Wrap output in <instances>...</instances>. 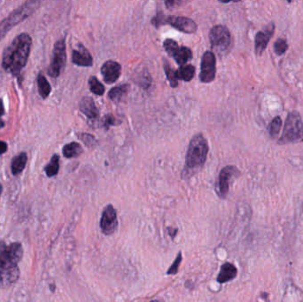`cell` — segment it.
<instances>
[{"label": "cell", "mask_w": 303, "mask_h": 302, "mask_svg": "<svg viewBox=\"0 0 303 302\" xmlns=\"http://www.w3.org/2000/svg\"><path fill=\"white\" fill-rule=\"evenodd\" d=\"M62 153H63L64 156L67 158V159L76 158V157L79 156L81 153H83V148H82L80 144L77 143V142H72V143L67 144V145L64 146Z\"/></svg>", "instance_id": "obj_20"}, {"label": "cell", "mask_w": 303, "mask_h": 302, "mask_svg": "<svg viewBox=\"0 0 303 302\" xmlns=\"http://www.w3.org/2000/svg\"><path fill=\"white\" fill-rule=\"evenodd\" d=\"M72 61L80 66H90L92 65V57L83 44H78V49L72 52Z\"/></svg>", "instance_id": "obj_15"}, {"label": "cell", "mask_w": 303, "mask_h": 302, "mask_svg": "<svg viewBox=\"0 0 303 302\" xmlns=\"http://www.w3.org/2000/svg\"><path fill=\"white\" fill-rule=\"evenodd\" d=\"M207 153L208 145L206 138L201 134L193 136L188 146L185 157L187 170L193 171L201 169L207 160Z\"/></svg>", "instance_id": "obj_3"}, {"label": "cell", "mask_w": 303, "mask_h": 302, "mask_svg": "<svg viewBox=\"0 0 303 302\" xmlns=\"http://www.w3.org/2000/svg\"><path fill=\"white\" fill-rule=\"evenodd\" d=\"M32 39L30 35L22 33L17 36L13 42L4 51L2 66L12 75H18L27 64Z\"/></svg>", "instance_id": "obj_2"}, {"label": "cell", "mask_w": 303, "mask_h": 302, "mask_svg": "<svg viewBox=\"0 0 303 302\" xmlns=\"http://www.w3.org/2000/svg\"><path fill=\"white\" fill-rule=\"evenodd\" d=\"M164 69L166 74L167 78L169 80L171 87H177L178 85V79L177 77V71L171 67L168 62L164 65Z\"/></svg>", "instance_id": "obj_25"}, {"label": "cell", "mask_w": 303, "mask_h": 302, "mask_svg": "<svg viewBox=\"0 0 303 302\" xmlns=\"http://www.w3.org/2000/svg\"><path fill=\"white\" fill-rule=\"evenodd\" d=\"M78 137L80 138L82 141H83V143L85 144L87 146H94L96 143V140H95V137H94L92 135H90V134H86V133H81V134H78Z\"/></svg>", "instance_id": "obj_29"}, {"label": "cell", "mask_w": 303, "mask_h": 302, "mask_svg": "<svg viewBox=\"0 0 303 302\" xmlns=\"http://www.w3.org/2000/svg\"><path fill=\"white\" fill-rule=\"evenodd\" d=\"M152 24L156 27L162 26L165 24L174 27L181 32L187 34H193L196 32L197 24L194 20L188 17L165 16L164 13H158L152 20Z\"/></svg>", "instance_id": "obj_6"}, {"label": "cell", "mask_w": 303, "mask_h": 302, "mask_svg": "<svg viewBox=\"0 0 303 302\" xmlns=\"http://www.w3.org/2000/svg\"><path fill=\"white\" fill-rule=\"evenodd\" d=\"M37 87H38V91H39L40 96L43 98V100H45L47 97L50 95L52 88H51L49 82L42 74H39L37 77Z\"/></svg>", "instance_id": "obj_22"}, {"label": "cell", "mask_w": 303, "mask_h": 302, "mask_svg": "<svg viewBox=\"0 0 303 302\" xmlns=\"http://www.w3.org/2000/svg\"><path fill=\"white\" fill-rule=\"evenodd\" d=\"M81 112L90 119H97L99 117V110L94 103V100L89 97H84L79 104Z\"/></svg>", "instance_id": "obj_17"}, {"label": "cell", "mask_w": 303, "mask_h": 302, "mask_svg": "<svg viewBox=\"0 0 303 302\" xmlns=\"http://www.w3.org/2000/svg\"><path fill=\"white\" fill-rule=\"evenodd\" d=\"M303 140V123L300 113L293 111L287 115L283 134L278 140L279 145L296 143Z\"/></svg>", "instance_id": "obj_5"}, {"label": "cell", "mask_w": 303, "mask_h": 302, "mask_svg": "<svg viewBox=\"0 0 303 302\" xmlns=\"http://www.w3.org/2000/svg\"><path fill=\"white\" fill-rule=\"evenodd\" d=\"M28 161V155L26 153H20L17 154L12 160L11 170L14 176L20 175L24 171Z\"/></svg>", "instance_id": "obj_18"}, {"label": "cell", "mask_w": 303, "mask_h": 302, "mask_svg": "<svg viewBox=\"0 0 303 302\" xmlns=\"http://www.w3.org/2000/svg\"><path fill=\"white\" fill-rule=\"evenodd\" d=\"M4 113H5V107H4L3 101L0 99V117L4 115Z\"/></svg>", "instance_id": "obj_33"}, {"label": "cell", "mask_w": 303, "mask_h": 302, "mask_svg": "<svg viewBox=\"0 0 303 302\" xmlns=\"http://www.w3.org/2000/svg\"><path fill=\"white\" fill-rule=\"evenodd\" d=\"M274 31H275V25L273 22H270L263 29V30L259 31L257 34L255 40H254V43H255L254 47H255V53L257 56H261L264 53L267 44L274 35Z\"/></svg>", "instance_id": "obj_13"}, {"label": "cell", "mask_w": 303, "mask_h": 302, "mask_svg": "<svg viewBox=\"0 0 303 302\" xmlns=\"http://www.w3.org/2000/svg\"><path fill=\"white\" fill-rule=\"evenodd\" d=\"M40 1L30 0L26 1L21 6L13 11L8 16L0 22V41L3 39L7 32L10 31L12 28L24 21L32 13H35L40 6Z\"/></svg>", "instance_id": "obj_4"}, {"label": "cell", "mask_w": 303, "mask_h": 302, "mask_svg": "<svg viewBox=\"0 0 303 302\" xmlns=\"http://www.w3.org/2000/svg\"><path fill=\"white\" fill-rule=\"evenodd\" d=\"M287 48H288V44L287 41L283 38H278L274 43V51L278 56L283 55L284 53L287 52Z\"/></svg>", "instance_id": "obj_27"}, {"label": "cell", "mask_w": 303, "mask_h": 302, "mask_svg": "<svg viewBox=\"0 0 303 302\" xmlns=\"http://www.w3.org/2000/svg\"><path fill=\"white\" fill-rule=\"evenodd\" d=\"M164 47L168 54L174 58L180 66L185 65L193 58V53L190 48L184 47H179L175 40H165Z\"/></svg>", "instance_id": "obj_9"}, {"label": "cell", "mask_w": 303, "mask_h": 302, "mask_svg": "<svg viewBox=\"0 0 303 302\" xmlns=\"http://www.w3.org/2000/svg\"><path fill=\"white\" fill-rule=\"evenodd\" d=\"M195 74V67L193 65H183L177 70V79L189 82L193 79Z\"/></svg>", "instance_id": "obj_21"}, {"label": "cell", "mask_w": 303, "mask_h": 302, "mask_svg": "<svg viewBox=\"0 0 303 302\" xmlns=\"http://www.w3.org/2000/svg\"><path fill=\"white\" fill-rule=\"evenodd\" d=\"M281 127H282V119L279 117H275L270 123V135L271 138L274 140L278 136Z\"/></svg>", "instance_id": "obj_26"}, {"label": "cell", "mask_w": 303, "mask_h": 302, "mask_svg": "<svg viewBox=\"0 0 303 302\" xmlns=\"http://www.w3.org/2000/svg\"><path fill=\"white\" fill-rule=\"evenodd\" d=\"M240 176V170L235 166H226L221 170L217 183V193L218 196L222 199H225L229 190H230V182L237 176Z\"/></svg>", "instance_id": "obj_10"}, {"label": "cell", "mask_w": 303, "mask_h": 302, "mask_svg": "<svg viewBox=\"0 0 303 302\" xmlns=\"http://www.w3.org/2000/svg\"><path fill=\"white\" fill-rule=\"evenodd\" d=\"M217 60L212 52H205L201 59L200 79L202 83H211L217 74Z\"/></svg>", "instance_id": "obj_11"}, {"label": "cell", "mask_w": 303, "mask_h": 302, "mask_svg": "<svg viewBox=\"0 0 303 302\" xmlns=\"http://www.w3.org/2000/svg\"><path fill=\"white\" fill-rule=\"evenodd\" d=\"M2 192H3V185H2V184H1V183H0V197H1Z\"/></svg>", "instance_id": "obj_35"}, {"label": "cell", "mask_w": 303, "mask_h": 302, "mask_svg": "<svg viewBox=\"0 0 303 302\" xmlns=\"http://www.w3.org/2000/svg\"><path fill=\"white\" fill-rule=\"evenodd\" d=\"M104 127L106 129H108L109 127L114 126L116 125L117 122L116 119L112 115V114H107L106 117H104L103 119Z\"/></svg>", "instance_id": "obj_30"}, {"label": "cell", "mask_w": 303, "mask_h": 302, "mask_svg": "<svg viewBox=\"0 0 303 302\" xmlns=\"http://www.w3.org/2000/svg\"><path fill=\"white\" fill-rule=\"evenodd\" d=\"M150 302H161V301H159V300H153V301H150Z\"/></svg>", "instance_id": "obj_36"}, {"label": "cell", "mask_w": 303, "mask_h": 302, "mask_svg": "<svg viewBox=\"0 0 303 302\" xmlns=\"http://www.w3.org/2000/svg\"><path fill=\"white\" fill-rule=\"evenodd\" d=\"M121 71L122 66L120 64L113 60H108L105 62L101 67V75L103 76L104 81L108 84L116 82L120 77Z\"/></svg>", "instance_id": "obj_14"}, {"label": "cell", "mask_w": 303, "mask_h": 302, "mask_svg": "<svg viewBox=\"0 0 303 302\" xmlns=\"http://www.w3.org/2000/svg\"><path fill=\"white\" fill-rule=\"evenodd\" d=\"M7 151V144L4 141H0V155L4 154Z\"/></svg>", "instance_id": "obj_31"}, {"label": "cell", "mask_w": 303, "mask_h": 302, "mask_svg": "<svg viewBox=\"0 0 303 302\" xmlns=\"http://www.w3.org/2000/svg\"><path fill=\"white\" fill-rule=\"evenodd\" d=\"M128 90H129V86L127 84L113 87V89H111L110 91L108 93V97L112 101L118 103L126 97Z\"/></svg>", "instance_id": "obj_19"}, {"label": "cell", "mask_w": 303, "mask_h": 302, "mask_svg": "<svg viewBox=\"0 0 303 302\" xmlns=\"http://www.w3.org/2000/svg\"><path fill=\"white\" fill-rule=\"evenodd\" d=\"M4 126H5V123H4L3 121L0 118V129H2Z\"/></svg>", "instance_id": "obj_34"}, {"label": "cell", "mask_w": 303, "mask_h": 302, "mask_svg": "<svg viewBox=\"0 0 303 302\" xmlns=\"http://www.w3.org/2000/svg\"><path fill=\"white\" fill-rule=\"evenodd\" d=\"M24 257V247L19 242L0 241V288L14 286L20 277L19 263Z\"/></svg>", "instance_id": "obj_1"}, {"label": "cell", "mask_w": 303, "mask_h": 302, "mask_svg": "<svg viewBox=\"0 0 303 302\" xmlns=\"http://www.w3.org/2000/svg\"><path fill=\"white\" fill-rule=\"evenodd\" d=\"M59 170H60V157L58 154H54V156L52 157L50 162L48 163L44 168V171L46 173V176L48 177H53L56 176L59 173Z\"/></svg>", "instance_id": "obj_23"}, {"label": "cell", "mask_w": 303, "mask_h": 302, "mask_svg": "<svg viewBox=\"0 0 303 302\" xmlns=\"http://www.w3.org/2000/svg\"><path fill=\"white\" fill-rule=\"evenodd\" d=\"M67 60L66 53V43L65 39L57 41L53 50V57L51 60L50 66L48 68V74L51 77L57 78L63 71Z\"/></svg>", "instance_id": "obj_7"}, {"label": "cell", "mask_w": 303, "mask_h": 302, "mask_svg": "<svg viewBox=\"0 0 303 302\" xmlns=\"http://www.w3.org/2000/svg\"><path fill=\"white\" fill-rule=\"evenodd\" d=\"M168 229H169V234H170V236L171 237L172 239H174V238L176 237V235H177V229H172L171 228H168Z\"/></svg>", "instance_id": "obj_32"}, {"label": "cell", "mask_w": 303, "mask_h": 302, "mask_svg": "<svg viewBox=\"0 0 303 302\" xmlns=\"http://www.w3.org/2000/svg\"><path fill=\"white\" fill-rule=\"evenodd\" d=\"M237 275H238V269L232 263H223V265L221 266L220 272L217 276V282L220 284L230 282L234 278H236Z\"/></svg>", "instance_id": "obj_16"}, {"label": "cell", "mask_w": 303, "mask_h": 302, "mask_svg": "<svg viewBox=\"0 0 303 302\" xmlns=\"http://www.w3.org/2000/svg\"><path fill=\"white\" fill-rule=\"evenodd\" d=\"M181 262H182V252H179L177 253V257L174 261V263H172V265L170 266V269H168L167 275H176V274H177Z\"/></svg>", "instance_id": "obj_28"}, {"label": "cell", "mask_w": 303, "mask_h": 302, "mask_svg": "<svg viewBox=\"0 0 303 302\" xmlns=\"http://www.w3.org/2000/svg\"><path fill=\"white\" fill-rule=\"evenodd\" d=\"M89 85H90V90L91 92L94 93L98 96H102L105 92V87L102 85L97 77H91L89 80Z\"/></svg>", "instance_id": "obj_24"}, {"label": "cell", "mask_w": 303, "mask_h": 302, "mask_svg": "<svg viewBox=\"0 0 303 302\" xmlns=\"http://www.w3.org/2000/svg\"><path fill=\"white\" fill-rule=\"evenodd\" d=\"M101 233L104 235H112L116 231L118 228L117 213L112 205H107L103 210L100 223Z\"/></svg>", "instance_id": "obj_12"}, {"label": "cell", "mask_w": 303, "mask_h": 302, "mask_svg": "<svg viewBox=\"0 0 303 302\" xmlns=\"http://www.w3.org/2000/svg\"><path fill=\"white\" fill-rule=\"evenodd\" d=\"M211 45L218 53H224L230 48L231 36L227 27L217 25L213 27L209 32Z\"/></svg>", "instance_id": "obj_8"}]
</instances>
